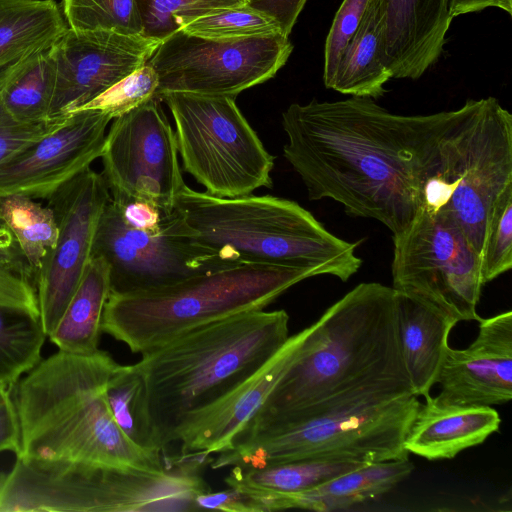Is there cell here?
Returning <instances> with one entry per match:
<instances>
[{"instance_id": "cell-22", "label": "cell", "mask_w": 512, "mask_h": 512, "mask_svg": "<svg viewBox=\"0 0 512 512\" xmlns=\"http://www.w3.org/2000/svg\"><path fill=\"white\" fill-rule=\"evenodd\" d=\"M402 358L414 393L428 397L446 357L448 339L458 321L397 292Z\"/></svg>"}, {"instance_id": "cell-8", "label": "cell", "mask_w": 512, "mask_h": 512, "mask_svg": "<svg viewBox=\"0 0 512 512\" xmlns=\"http://www.w3.org/2000/svg\"><path fill=\"white\" fill-rule=\"evenodd\" d=\"M461 109L421 208L451 215L480 256L490 208L512 183V115L494 97L469 99Z\"/></svg>"}, {"instance_id": "cell-18", "label": "cell", "mask_w": 512, "mask_h": 512, "mask_svg": "<svg viewBox=\"0 0 512 512\" xmlns=\"http://www.w3.org/2000/svg\"><path fill=\"white\" fill-rule=\"evenodd\" d=\"M301 333L289 336L282 347L258 370L223 398L191 417L180 430V454L203 451L220 453L263 406L292 363Z\"/></svg>"}, {"instance_id": "cell-36", "label": "cell", "mask_w": 512, "mask_h": 512, "mask_svg": "<svg viewBox=\"0 0 512 512\" xmlns=\"http://www.w3.org/2000/svg\"><path fill=\"white\" fill-rule=\"evenodd\" d=\"M4 84L5 68L0 70V165L54 131L66 117L65 115L35 123L16 120L4 104Z\"/></svg>"}, {"instance_id": "cell-20", "label": "cell", "mask_w": 512, "mask_h": 512, "mask_svg": "<svg viewBox=\"0 0 512 512\" xmlns=\"http://www.w3.org/2000/svg\"><path fill=\"white\" fill-rule=\"evenodd\" d=\"M420 403L404 441L408 453L427 460L452 459L497 432L501 419L491 406Z\"/></svg>"}, {"instance_id": "cell-15", "label": "cell", "mask_w": 512, "mask_h": 512, "mask_svg": "<svg viewBox=\"0 0 512 512\" xmlns=\"http://www.w3.org/2000/svg\"><path fill=\"white\" fill-rule=\"evenodd\" d=\"M160 43L143 35L68 27L50 47L56 82L49 118L76 111L133 73Z\"/></svg>"}, {"instance_id": "cell-32", "label": "cell", "mask_w": 512, "mask_h": 512, "mask_svg": "<svg viewBox=\"0 0 512 512\" xmlns=\"http://www.w3.org/2000/svg\"><path fill=\"white\" fill-rule=\"evenodd\" d=\"M60 7L69 28L142 35L135 0H62Z\"/></svg>"}, {"instance_id": "cell-2", "label": "cell", "mask_w": 512, "mask_h": 512, "mask_svg": "<svg viewBox=\"0 0 512 512\" xmlns=\"http://www.w3.org/2000/svg\"><path fill=\"white\" fill-rule=\"evenodd\" d=\"M300 333L292 363L243 429L298 423L360 400L414 393L392 287L361 283Z\"/></svg>"}, {"instance_id": "cell-4", "label": "cell", "mask_w": 512, "mask_h": 512, "mask_svg": "<svg viewBox=\"0 0 512 512\" xmlns=\"http://www.w3.org/2000/svg\"><path fill=\"white\" fill-rule=\"evenodd\" d=\"M285 310H252L186 332L142 355L148 410L163 453L187 421L241 384L289 337Z\"/></svg>"}, {"instance_id": "cell-24", "label": "cell", "mask_w": 512, "mask_h": 512, "mask_svg": "<svg viewBox=\"0 0 512 512\" xmlns=\"http://www.w3.org/2000/svg\"><path fill=\"white\" fill-rule=\"evenodd\" d=\"M109 295V266L102 257L92 256L58 324L48 336L51 342L67 353L97 352Z\"/></svg>"}, {"instance_id": "cell-37", "label": "cell", "mask_w": 512, "mask_h": 512, "mask_svg": "<svg viewBox=\"0 0 512 512\" xmlns=\"http://www.w3.org/2000/svg\"><path fill=\"white\" fill-rule=\"evenodd\" d=\"M369 2L370 0H343L335 14L324 49L323 81L327 88L343 51L362 21Z\"/></svg>"}, {"instance_id": "cell-33", "label": "cell", "mask_w": 512, "mask_h": 512, "mask_svg": "<svg viewBox=\"0 0 512 512\" xmlns=\"http://www.w3.org/2000/svg\"><path fill=\"white\" fill-rule=\"evenodd\" d=\"M512 268V183L493 202L480 253V271L486 284Z\"/></svg>"}, {"instance_id": "cell-38", "label": "cell", "mask_w": 512, "mask_h": 512, "mask_svg": "<svg viewBox=\"0 0 512 512\" xmlns=\"http://www.w3.org/2000/svg\"><path fill=\"white\" fill-rule=\"evenodd\" d=\"M0 305L23 309L39 316L37 295L33 283L1 261Z\"/></svg>"}, {"instance_id": "cell-14", "label": "cell", "mask_w": 512, "mask_h": 512, "mask_svg": "<svg viewBox=\"0 0 512 512\" xmlns=\"http://www.w3.org/2000/svg\"><path fill=\"white\" fill-rule=\"evenodd\" d=\"M110 199L102 174L90 167L47 200L57 221L58 237L34 280L39 319L47 337L58 324L92 257L98 222Z\"/></svg>"}, {"instance_id": "cell-19", "label": "cell", "mask_w": 512, "mask_h": 512, "mask_svg": "<svg viewBox=\"0 0 512 512\" xmlns=\"http://www.w3.org/2000/svg\"><path fill=\"white\" fill-rule=\"evenodd\" d=\"M379 6L392 78H420L443 53L452 0H379Z\"/></svg>"}, {"instance_id": "cell-9", "label": "cell", "mask_w": 512, "mask_h": 512, "mask_svg": "<svg viewBox=\"0 0 512 512\" xmlns=\"http://www.w3.org/2000/svg\"><path fill=\"white\" fill-rule=\"evenodd\" d=\"M158 100L174 123L182 169L223 198L271 188L274 157L266 150L235 103V97L170 92Z\"/></svg>"}, {"instance_id": "cell-42", "label": "cell", "mask_w": 512, "mask_h": 512, "mask_svg": "<svg viewBox=\"0 0 512 512\" xmlns=\"http://www.w3.org/2000/svg\"><path fill=\"white\" fill-rule=\"evenodd\" d=\"M20 451V427L10 388L0 385V452Z\"/></svg>"}, {"instance_id": "cell-5", "label": "cell", "mask_w": 512, "mask_h": 512, "mask_svg": "<svg viewBox=\"0 0 512 512\" xmlns=\"http://www.w3.org/2000/svg\"><path fill=\"white\" fill-rule=\"evenodd\" d=\"M175 209L202 245L231 263L303 269L344 282L362 265L355 243L335 236L289 199L215 197L186 185Z\"/></svg>"}, {"instance_id": "cell-43", "label": "cell", "mask_w": 512, "mask_h": 512, "mask_svg": "<svg viewBox=\"0 0 512 512\" xmlns=\"http://www.w3.org/2000/svg\"><path fill=\"white\" fill-rule=\"evenodd\" d=\"M0 261L34 285V273L26 262L13 234L0 217ZM35 287V286H34Z\"/></svg>"}, {"instance_id": "cell-11", "label": "cell", "mask_w": 512, "mask_h": 512, "mask_svg": "<svg viewBox=\"0 0 512 512\" xmlns=\"http://www.w3.org/2000/svg\"><path fill=\"white\" fill-rule=\"evenodd\" d=\"M293 45L276 33L237 39H210L179 30L147 61L159 79L155 98L170 92L235 97L272 78Z\"/></svg>"}, {"instance_id": "cell-17", "label": "cell", "mask_w": 512, "mask_h": 512, "mask_svg": "<svg viewBox=\"0 0 512 512\" xmlns=\"http://www.w3.org/2000/svg\"><path fill=\"white\" fill-rule=\"evenodd\" d=\"M434 399L443 404L499 405L512 398V311L479 319L475 340L448 348ZM436 383V384H437Z\"/></svg>"}, {"instance_id": "cell-3", "label": "cell", "mask_w": 512, "mask_h": 512, "mask_svg": "<svg viewBox=\"0 0 512 512\" xmlns=\"http://www.w3.org/2000/svg\"><path fill=\"white\" fill-rule=\"evenodd\" d=\"M119 364L100 349L58 351L15 384L16 458L125 466L164 472L162 454L135 445L116 424L105 388Z\"/></svg>"}, {"instance_id": "cell-41", "label": "cell", "mask_w": 512, "mask_h": 512, "mask_svg": "<svg viewBox=\"0 0 512 512\" xmlns=\"http://www.w3.org/2000/svg\"><path fill=\"white\" fill-rule=\"evenodd\" d=\"M307 0H247L246 5L273 19L289 36Z\"/></svg>"}, {"instance_id": "cell-31", "label": "cell", "mask_w": 512, "mask_h": 512, "mask_svg": "<svg viewBox=\"0 0 512 512\" xmlns=\"http://www.w3.org/2000/svg\"><path fill=\"white\" fill-rule=\"evenodd\" d=\"M142 35L163 41L194 20L218 10L246 5L247 0H135Z\"/></svg>"}, {"instance_id": "cell-28", "label": "cell", "mask_w": 512, "mask_h": 512, "mask_svg": "<svg viewBox=\"0 0 512 512\" xmlns=\"http://www.w3.org/2000/svg\"><path fill=\"white\" fill-rule=\"evenodd\" d=\"M105 395L111 414L122 432L140 448L162 454L150 418L144 379L135 365H118Z\"/></svg>"}, {"instance_id": "cell-30", "label": "cell", "mask_w": 512, "mask_h": 512, "mask_svg": "<svg viewBox=\"0 0 512 512\" xmlns=\"http://www.w3.org/2000/svg\"><path fill=\"white\" fill-rule=\"evenodd\" d=\"M0 217L35 276L58 237L53 210L30 197L9 195L0 197Z\"/></svg>"}, {"instance_id": "cell-39", "label": "cell", "mask_w": 512, "mask_h": 512, "mask_svg": "<svg viewBox=\"0 0 512 512\" xmlns=\"http://www.w3.org/2000/svg\"><path fill=\"white\" fill-rule=\"evenodd\" d=\"M193 509L194 511L258 512L253 493L235 487L218 492L207 490L199 493L194 498Z\"/></svg>"}, {"instance_id": "cell-6", "label": "cell", "mask_w": 512, "mask_h": 512, "mask_svg": "<svg viewBox=\"0 0 512 512\" xmlns=\"http://www.w3.org/2000/svg\"><path fill=\"white\" fill-rule=\"evenodd\" d=\"M313 277L303 269L241 264L196 274L156 289L110 293L101 330L143 354L193 329L261 310Z\"/></svg>"}, {"instance_id": "cell-16", "label": "cell", "mask_w": 512, "mask_h": 512, "mask_svg": "<svg viewBox=\"0 0 512 512\" xmlns=\"http://www.w3.org/2000/svg\"><path fill=\"white\" fill-rule=\"evenodd\" d=\"M110 121L98 110L67 114L58 128L0 165V197L51 198L100 158Z\"/></svg>"}, {"instance_id": "cell-40", "label": "cell", "mask_w": 512, "mask_h": 512, "mask_svg": "<svg viewBox=\"0 0 512 512\" xmlns=\"http://www.w3.org/2000/svg\"><path fill=\"white\" fill-rule=\"evenodd\" d=\"M113 204L128 226L150 232L159 230L175 211V209L165 211L151 203L140 200H132L122 204L113 202Z\"/></svg>"}, {"instance_id": "cell-35", "label": "cell", "mask_w": 512, "mask_h": 512, "mask_svg": "<svg viewBox=\"0 0 512 512\" xmlns=\"http://www.w3.org/2000/svg\"><path fill=\"white\" fill-rule=\"evenodd\" d=\"M158 84L156 71L146 62L76 111L98 110L113 120L155 98Z\"/></svg>"}, {"instance_id": "cell-10", "label": "cell", "mask_w": 512, "mask_h": 512, "mask_svg": "<svg viewBox=\"0 0 512 512\" xmlns=\"http://www.w3.org/2000/svg\"><path fill=\"white\" fill-rule=\"evenodd\" d=\"M392 288L460 321H479L480 256L451 215L420 208L393 234Z\"/></svg>"}, {"instance_id": "cell-12", "label": "cell", "mask_w": 512, "mask_h": 512, "mask_svg": "<svg viewBox=\"0 0 512 512\" xmlns=\"http://www.w3.org/2000/svg\"><path fill=\"white\" fill-rule=\"evenodd\" d=\"M92 256L107 262L113 294L156 289L203 272L241 265L202 245L176 209L159 230L150 232L128 226L111 199L99 219Z\"/></svg>"}, {"instance_id": "cell-23", "label": "cell", "mask_w": 512, "mask_h": 512, "mask_svg": "<svg viewBox=\"0 0 512 512\" xmlns=\"http://www.w3.org/2000/svg\"><path fill=\"white\" fill-rule=\"evenodd\" d=\"M392 78L386 64L379 0H370L362 21L343 51L329 89L377 99Z\"/></svg>"}, {"instance_id": "cell-34", "label": "cell", "mask_w": 512, "mask_h": 512, "mask_svg": "<svg viewBox=\"0 0 512 512\" xmlns=\"http://www.w3.org/2000/svg\"><path fill=\"white\" fill-rule=\"evenodd\" d=\"M181 30L210 39H237L281 33L273 19L247 5L218 10L194 20Z\"/></svg>"}, {"instance_id": "cell-25", "label": "cell", "mask_w": 512, "mask_h": 512, "mask_svg": "<svg viewBox=\"0 0 512 512\" xmlns=\"http://www.w3.org/2000/svg\"><path fill=\"white\" fill-rule=\"evenodd\" d=\"M67 29L54 0H0V70L49 49Z\"/></svg>"}, {"instance_id": "cell-29", "label": "cell", "mask_w": 512, "mask_h": 512, "mask_svg": "<svg viewBox=\"0 0 512 512\" xmlns=\"http://www.w3.org/2000/svg\"><path fill=\"white\" fill-rule=\"evenodd\" d=\"M45 334L39 316L0 305V385L12 388L41 361Z\"/></svg>"}, {"instance_id": "cell-21", "label": "cell", "mask_w": 512, "mask_h": 512, "mask_svg": "<svg viewBox=\"0 0 512 512\" xmlns=\"http://www.w3.org/2000/svg\"><path fill=\"white\" fill-rule=\"evenodd\" d=\"M413 469L409 457H405L363 465L309 490L262 493L268 512L286 509H345L387 493L408 477Z\"/></svg>"}, {"instance_id": "cell-27", "label": "cell", "mask_w": 512, "mask_h": 512, "mask_svg": "<svg viewBox=\"0 0 512 512\" xmlns=\"http://www.w3.org/2000/svg\"><path fill=\"white\" fill-rule=\"evenodd\" d=\"M56 82L50 48L31 54L5 68L3 101L18 121L35 123L49 118Z\"/></svg>"}, {"instance_id": "cell-13", "label": "cell", "mask_w": 512, "mask_h": 512, "mask_svg": "<svg viewBox=\"0 0 512 512\" xmlns=\"http://www.w3.org/2000/svg\"><path fill=\"white\" fill-rule=\"evenodd\" d=\"M160 100L152 98L113 119L100 155L111 200L151 203L165 211L186 186L175 131Z\"/></svg>"}, {"instance_id": "cell-7", "label": "cell", "mask_w": 512, "mask_h": 512, "mask_svg": "<svg viewBox=\"0 0 512 512\" xmlns=\"http://www.w3.org/2000/svg\"><path fill=\"white\" fill-rule=\"evenodd\" d=\"M420 403L415 393L388 394L298 423L248 427L210 465L260 467L300 459L371 464L405 458L404 441Z\"/></svg>"}, {"instance_id": "cell-1", "label": "cell", "mask_w": 512, "mask_h": 512, "mask_svg": "<svg viewBox=\"0 0 512 512\" xmlns=\"http://www.w3.org/2000/svg\"><path fill=\"white\" fill-rule=\"evenodd\" d=\"M462 109L394 114L369 97L293 103L282 113L283 155L310 200L332 199L352 217L404 230L442 169L444 138Z\"/></svg>"}, {"instance_id": "cell-26", "label": "cell", "mask_w": 512, "mask_h": 512, "mask_svg": "<svg viewBox=\"0 0 512 512\" xmlns=\"http://www.w3.org/2000/svg\"><path fill=\"white\" fill-rule=\"evenodd\" d=\"M367 464L343 460L300 459L260 467L233 466L228 487L254 492L296 493L312 489Z\"/></svg>"}, {"instance_id": "cell-44", "label": "cell", "mask_w": 512, "mask_h": 512, "mask_svg": "<svg viewBox=\"0 0 512 512\" xmlns=\"http://www.w3.org/2000/svg\"><path fill=\"white\" fill-rule=\"evenodd\" d=\"M487 8H499L511 15L512 0H452L451 12L454 18Z\"/></svg>"}]
</instances>
